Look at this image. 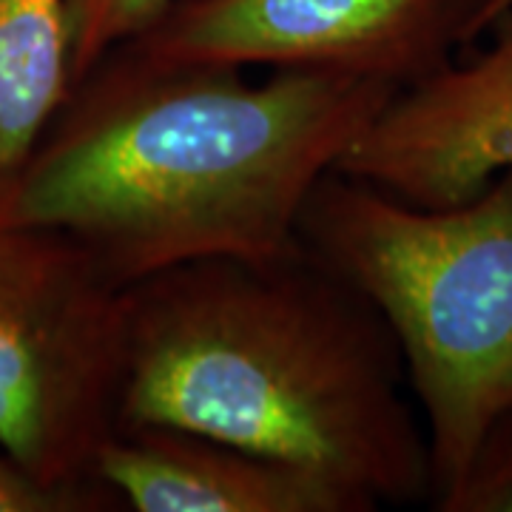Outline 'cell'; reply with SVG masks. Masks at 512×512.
I'll return each mask as SVG.
<instances>
[{
  "instance_id": "1",
  "label": "cell",
  "mask_w": 512,
  "mask_h": 512,
  "mask_svg": "<svg viewBox=\"0 0 512 512\" xmlns=\"http://www.w3.org/2000/svg\"><path fill=\"white\" fill-rule=\"evenodd\" d=\"M399 94L339 72L171 66L114 46L66 94L0 222L74 237L123 288L299 248L316 183Z\"/></svg>"
},
{
  "instance_id": "2",
  "label": "cell",
  "mask_w": 512,
  "mask_h": 512,
  "mask_svg": "<svg viewBox=\"0 0 512 512\" xmlns=\"http://www.w3.org/2000/svg\"><path fill=\"white\" fill-rule=\"evenodd\" d=\"M120 427H174L382 504L430 501L427 433L376 305L299 242L134 282Z\"/></svg>"
},
{
  "instance_id": "3",
  "label": "cell",
  "mask_w": 512,
  "mask_h": 512,
  "mask_svg": "<svg viewBox=\"0 0 512 512\" xmlns=\"http://www.w3.org/2000/svg\"><path fill=\"white\" fill-rule=\"evenodd\" d=\"M299 242L393 330L427 419L436 504L512 413V171L456 208H419L328 171Z\"/></svg>"
},
{
  "instance_id": "4",
  "label": "cell",
  "mask_w": 512,
  "mask_h": 512,
  "mask_svg": "<svg viewBox=\"0 0 512 512\" xmlns=\"http://www.w3.org/2000/svg\"><path fill=\"white\" fill-rule=\"evenodd\" d=\"M126 376V288L66 231L0 222V453L46 487L106 484Z\"/></svg>"
},
{
  "instance_id": "5",
  "label": "cell",
  "mask_w": 512,
  "mask_h": 512,
  "mask_svg": "<svg viewBox=\"0 0 512 512\" xmlns=\"http://www.w3.org/2000/svg\"><path fill=\"white\" fill-rule=\"evenodd\" d=\"M487 0H174L117 46L143 60L356 74L399 92L478 40Z\"/></svg>"
},
{
  "instance_id": "6",
  "label": "cell",
  "mask_w": 512,
  "mask_h": 512,
  "mask_svg": "<svg viewBox=\"0 0 512 512\" xmlns=\"http://www.w3.org/2000/svg\"><path fill=\"white\" fill-rule=\"evenodd\" d=\"M493 43L396 94L333 171L419 208H456L512 171V12Z\"/></svg>"
},
{
  "instance_id": "7",
  "label": "cell",
  "mask_w": 512,
  "mask_h": 512,
  "mask_svg": "<svg viewBox=\"0 0 512 512\" xmlns=\"http://www.w3.org/2000/svg\"><path fill=\"white\" fill-rule=\"evenodd\" d=\"M134 512H373L362 495L274 458L174 427H120L97 458Z\"/></svg>"
},
{
  "instance_id": "8",
  "label": "cell",
  "mask_w": 512,
  "mask_h": 512,
  "mask_svg": "<svg viewBox=\"0 0 512 512\" xmlns=\"http://www.w3.org/2000/svg\"><path fill=\"white\" fill-rule=\"evenodd\" d=\"M72 86L69 0H0V197Z\"/></svg>"
},
{
  "instance_id": "9",
  "label": "cell",
  "mask_w": 512,
  "mask_h": 512,
  "mask_svg": "<svg viewBox=\"0 0 512 512\" xmlns=\"http://www.w3.org/2000/svg\"><path fill=\"white\" fill-rule=\"evenodd\" d=\"M174 0H69L72 20V83L117 43L146 29ZM72 89V86H69Z\"/></svg>"
},
{
  "instance_id": "10",
  "label": "cell",
  "mask_w": 512,
  "mask_h": 512,
  "mask_svg": "<svg viewBox=\"0 0 512 512\" xmlns=\"http://www.w3.org/2000/svg\"><path fill=\"white\" fill-rule=\"evenodd\" d=\"M433 507L441 512H512V413L484 433L456 487Z\"/></svg>"
},
{
  "instance_id": "11",
  "label": "cell",
  "mask_w": 512,
  "mask_h": 512,
  "mask_svg": "<svg viewBox=\"0 0 512 512\" xmlns=\"http://www.w3.org/2000/svg\"><path fill=\"white\" fill-rule=\"evenodd\" d=\"M126 510L109 484L83 490L46 487L0 453V512H114Z\"/></svg>"
},
{
  "instance_id": "12",
  "label": "cell",
  "mask_w": 512,
  "mask_h": 512,
  "mask_svg": "<svg viewBox=\"0 0 512 512\" xmlns=\"http://www.w3.org/2000/svg\"><path fill=\"white\" fill-rule=\"evenodd\" d=\"M512 12V0H487V6L481 9V18H478V37L487 35V29L493 26L495 20L504 18Z\"/></svg>"
}]
</instances>
